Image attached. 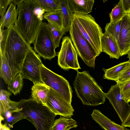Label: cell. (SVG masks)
I'll list each match as a JSON object with an SVG mask.
<instances>
[{"label": "cell", "mask_w": 130, "mask_h": 130, "mask_svg": "<svg viewBox=\"0 0 130 130\" xmlns=\"http://www.w3.org/2000/svg\"><path fill=\"white\" fill-rule=\"evenodd\" d=\"M43 64L40 56L31 47L22 64L20 72L24 78L29 79L33 83L42 82L40 67Z\"/></svg>", "instance_id": "obj_10"}, {"label": "cell", "mask_w": 130, "mask_h": 130, "mask_svg": "<svg viewBox=\"0 0 130 130\" xmlns=\"http://www.w3.org/2000/svg\"><path fill=\"white\" fill-rule=\"evenodd\" d=\"M55 48L59 47L61 39L66 33L64 29H58L48 23Z\"/></svg>", "instance_id": "obj_29"}, {"label": "cell", "mask_w": 130, "mask_h": 130, "mask_svg": "<svg viewBox=\"0 0 130 130\" xmlns=\"http://www.w3.org/2000/svg\"><path fill=\"white\" fill-rule=\"evenodd\" d=\"M77 72L73 85L77 97L83 104L96 106L104 104L106 98L105 93L89 72Z\"/></svg>", "instance_id": "obj_4"}, {"label": "cell", "mask_w": 130, "mask_h": 130, "mask_svg": "<svg viewBox=\"0 0 130 130\" xmlns=\"http://www.w3.org/2000/svg\"><path fill=\"white\" fill-rule=\"evenodd\" d=\"M101 45L102 52L108 55L110 58L118 59L120 56L117 42L111 36L103 33L101 39Z\"/></svg>", "instance_id": "obj_16"}, {"label": "cell", "mask_w": 130, "mask_h": 130, "mask_svg": "<svg viewBox=\"0 0 130 130\" xmlns=\"http://www.w3.org/2000/svg\"><path fill=\"white\" fill-rule=\"evenodd\" d=\"M6 124L10 128H12L15 123L21 120L25 119L24 116L20 112H14L5 118Z\"/></svg>", "instance_id": "obj_31"}, {"label": "cell", "mask_w": 130, "mask_h": 130, "mask_svg": "<svg viewBox=\"0 0 130 130\" xmlns=\"http://www.w3.org/2000/svg\"><path fill=\"white\" fill-rule=\"evenodd\" d=\"M24 0H13L12 2L18 6L24 2Z\"/></svg>", "instance_id": "obj_37"}, {"label": "cell", "mask_w": 130, "mask_h": 130, "mask_svg": "<svg viewBox=\"0 0 130 130\" xmlns=\"http://www.w3.org/2000/svg\"><path fill=\"white\" fill-rule=\"evenodd\" d=\"M33 44L35 51L44 59L51 60L56 56V48L46 22H42Z\"/></svg>", "instance_id": "obj_8"}, {"label": "cell", "mask_w": 130, "mask_h": 130, "mask_svg": "<svg viewBox=\"0 0 130 130\" xmlns=\"http://www.w3.org/2000/svg\"><path fill=\"white\" fill-rule=\"evenodd\" d=\"M57 56L58 64L63 69L68 70L71 69L77 71L81 69L76 52L69 36L63 38L61 48Z\"/></svg>", "instance_id": "obj_9"}, {"label": "cell", "mask_w": 130, "mask_h": 130, "mask_svg": "<svg viewBox=\"0 0 130 130\" xmlns=\"http://www.w3.org/2000/svg\"><path fill=\"white\" fill-rule=\"evenodd\" d=\"M69 10L73 17L75 14L87 15L92 11L94 0H66Z\"/></svg>", "instance_id": "obj_15"}, {"label": "cell", "mask_w": 130, "mask_h": 130, "mask_svg": "<svg viewBox=\"0 0 130 130\" xmlns=\"http://www.w3.org/2000/svg\"><path fill=\"white\" fill-rule=\"evenodd\" d=\"M69 32L77 55L88 66L94 68L96 58L99 55L82 35L73 19Z\"/></svg>", "instance_id": "obj_6"}, {"label": "cell", "mask_w": 130, "mask_h": 130, "mask_svg": "<svg viewBox=\"0 0 130 130\" xmlns=\"http://www.w3.org/2000/svg\"><path fill=\"white\" fill-rule=\"evenodd\" d=\"M18 15L16 5L12 2L3 16L0 19V28H8L14 25L16 22Z\"/></svg>", "instance_id": "obj_19"}, {"label": "cell", "mask_w": 130, "mask_h": 130, "mask_svg": "<svg viewBox=\"0 0 130 130\" xmlns=\"http://www.w3.org/2000/svg\"><path fill=\"white\" fill-rule=\"evenodd\" d=\"M120 56L130 51V13L125 14L122 19L120 30L117 41Z\"/></svg>", "instance_id": "obj_13"}, {"label": "cell", "mask_w": 130, "mask_h": 130, "mask_svg": "<svg viewBox=\"0 0 130 130\" xmlns=\"http://www.w3.org/2000/svg\"><path fill=\"white\" fill-rule=\"evenodd\" d=\"M118 84L121 98L126 102L128 103L130 102V78L123 82Z\"/></svg>", "instance_id": "obj_30"}, {"label": "cell", "mask_w": 130, "mask_h": 130, "mask_svg": "<svg viewBox=\"0 0 130 130\" xmlns=\"http://www.w3.org/2000/svg\"><path fill=\"white\" fill-rule=\"evenodd\" d=\"M91 116L93 119L105 130H130L112 121L98 110L94 109Z\"/></svg>", "instance_id": "obj_17"}, {"label": "cell", "mask_w": 130, "mask_h": 130, "mask_svg": "<svg viewBox=\"0 0 130 130\" xmlns=\"http://www.w3.org/2000/svg\"><path fill=\"white\" fill-rule=\"evenodd\" d=\"M0 76L8 85L13 77L12 72L6 58L0 54Z\"/></svg>", "instance_id": "obj_25"}, {"label": "cell", "mask_w": 130, "mask_h": 130, "mask_svg": "<svg viewBox=\"0 0 130 130\" xmlns=\"http://www.w3.org/2000/svg\"><path fill=\"white\" fill-rule=\"evenodd\" d=\"M43 18L47 20L48 23L56 28L60 30L64 29L62 15L61 9L44 13Z\"/></svg>", "instance_id": "obj_21"}, {"label": "cell", "mask_w": 130, "mask_h": 130, "mask_svg": "<svg viewBox=\"0 0 130 130\" xmlns=\"http://www.w3.org/2000/svg\"><path fill=\"white\" fill-rule=\"evenodd\" d=\"M17 9L18 17L14 25L30 45L34 43L43 22L45 12L37 7L32 0H24L21 4L17 6Z\"/></svg>", "instance_id": "obj_2"}, {"label": "cell", "mask_w": 130, "mask_h": 130, "mask_svg": "<svg viewBox=\"0 0 130 130\" xmlns=\"http://www.w3.org/2000/svg\"><path fill=\"white\" fill-rule=\"evenodd\" d=\"M11 94L10 92L1 89L0 93V120H3L6 113H12L20 111L18 107V102L11 100L10 98Z\"/></svg>", "instance_id": "obj_14"}, {"label": "cell", "mask_w": 130, "mask_h": 130, "mask_svg": "<svg viewBox=\"0 0 130 130\" xmlns=\"http://www.w3.org/2000/svg\"><path fill=\"white\" fill-rule=\"evenodd\" d=\"M0 54L7 60L13 77L20 72L24 60L31 47L14 25L5 29L0 28Z\"/></svg>", "instance_id": "obj_1"}, {"label": "cell", "mask_w": 130, "mask_h": 130, "mask_svg": "<svg viewBox=\"0 0 130 130\" xmlns=\"http://www.w3.org/2000/svg\"><path fill=\"white\" fill-rule=\"evenodd\" d=\"M127 54L128 56L127 57L129 59V61L130 62V51Z\"/></svg>", "instance_id": "obj_38"}, {"label": "cell", "mask_w": 130, "mask_h": 130, "mask_svg": "<svg viewBox=\"0 0 130 130\" xmlns=\"http://www.w3.org/2000/svg\"><path fill=\"white\" fill-rule=\"evenodd\" d=\"M73 19L83 37L99 55L102 52L101 39L102 29L91 15L75 14Z\"/></svg>", "instance_id": "obj_5"}, {"label": "cell", "mask_w": 130, "mask_h": 130, "mask_svg": "<svg viewBox=\"0 0 130 130\" xmlns=\"http://www.w3.org/2000/svg\"><path fill=\"white\" fill-rule=\"evenodd\" d=\"M23 77L21 72L17 74L8 85V89L15 95L20 93L23 86Z\"/></svg>", "instance_id": "obj_26"}, {"label": "cell", "mask_w": 130, "mask_h": 130, "mask_svg": "<svg viewBox=\"0 0 130 130\" xmlns=\"http://www.w3.org/2000/svg\"><path fill=\"white\" fill-rule=\"evenodd\" d=\"M77 126V122L72 118H67L60 116L54 121L51 130H69Z\"/></svg>", "instance_id": "obj_22"}, {"label": "cell", "mask_w": 130, "mask_h": 130, "mask_svg": "<svg viewBox=\"0 0 130 130\" xmlns=\"http://www.w3.org/2000/svg\"><path fill=\"white\" fill-rule=\"evenodd\" d=\"M60 6L63 17V28L66 32L69 31L73 17L68 8L66 0H60Z\"/></svg>", "instance_id": "obj_24"}, {"label": "cell", "mask_w": 130, "mask_h": 130, "mask_svg": "<svg viewBox=\"0 0 130 130\" xmlns=\"http://www.w3.org/2000/svg\"><path fill=\"white\" fill-rule=\"evenodd\" d=\"M35 6L44 12L60 9V0H32Z\"/></svg>", "instance_id": "obj_23"}, {"label": "cell", "mask_w": 130, "mask_h": 130, "mask_svg": "<svg viewBox=\"0 0 130 130\" xmlns=\"http://www.w3.org/2000/svg\"><path fill=\"white\" fill-rule=\"evenodd\" d=\"M130 78V63L122 72L118 79L116 81L117 83L123 82Z\"/></svg>", "instance_id": "obj_32"}, {"label": "cell", "mask_w": 130, "mask_h": 130, "mask_svg": "<svg viewBox=\"0 0 130 130\" xmlns=\"http://www.w3.org/2000/svg\"><path fill=\"white\" fill-rule=\"evenodd\" d=\"M46 106L56 115L70 118L74 110L71 103L60 94L50 88Z\"/></svg>", "instance_id": "obj_11"}, {"label": "cell", "mask_w": 130, "mask_h": 130, "mask_svg": "<svg viewBox=\"0 0 130 130\" xmlns=\"http://www.w3.org/2000/svg\"><path fill=\"white\" fill-rule=\"evenodd\" d=\"M105 96L123 123L130 113V105L121 98L119 84L112 86Z\"/></svg>", "instance_id": "obj_12"}, {"label": "cell", "mask_w": 130, "mask_h": 130, "mask_svg": "<svg viewBox=\"0 0 130 130\" xmlns=\"http://www.w3.org/2000/svg\"><path fill=\"white\" fill-rule=\"evenodd\" d=\"M31 98L46 106L50 88L42 82L33 83Z\"/></svg>", "instance_id": "obj_18"}, {"label": "cell", "mask_w": 130, "mask_h": 130, "mask_svg": "<svg viewBox=\"0 0 130 130\" xmlns=\"http://www.w3.org/2000/svg\"><path fill=\"white\" fill-rule=\"evenodd\" d=\"M41 82L60 94L71 103L72 91L69 83L62 76L51 71L43 64L40 67Z\"/></svg>", "instance_id": "obj_7"}, {"label": "cell", "mask_w": 130, "mask_h": 130, "mask_svg": "<svg viewBox=\"0 0 130 130\" xmlns=\"http://www.w3.org/2000/svg\"><path fill=\"white\" fill-rule=\"evenodd\" d=\"M122 19L118 21L110 22L107 23L105 29V33L112 37L117 42L120 30Z\"/></svg>", "instance_id": "obj_27"}, {"label": "cell", "mask_w": 130, "mask_h": 130, "mask_svg": "<svg viewBox=\"0 0 130 130\" xmlns=\"http://www.w3.org/2000/svg\"><path fill=\"white\" fill-rule=\"evenodd\" d=\"M18 107L37 130H51L56 116L46 106L31 98L18 102Z\"/></svg>", "instance_id": "obj_3"}, {"label": "cell", "mask_w": 130, "mask_h": 130, "mask_svg": "<svg viewBox=\"0 0 130 130\" xmlns=\"http://www.w3.org/2000/svg\"><path fill=\"white\" fill-rule=\"evenodd\" d=\"M125 14L130 13V0H122Z\"/></svg>", "instance_id": "obj_34"}, {"label": "cell", "mask_w": 130, "mask_h": 130, "mask_svg": "<svg viewBox=\"0 0 130 130\" xmlns=\"http://www.w3.org/2000/svg\"><path fill=\"white\" fill-rule=\"evenodd\" d=\"M121 125L125 127H128L130 128V113L126 120L122 123Z\"/></svg>", "instance_id": "obj_35"}, {"label": "cell", "mask_w": 130, "mask_h": 130, "mask_svg": "<svg viewBox=\"0 0 130 130\" xmlns=\"http://www.w3.org/2000/svg\"><path fill=\"white\" fill-rule=\"evenodd\" d=\"M130 63L127 61L121 63L107 69H103L104 72L103 78L104 79L117 81L122 72Z\"/></svg>", "instance_id": "obj_20"}, {"label": "cell", "mask_w": 130, "mask_h": 130, "mask_svg": "<svg viewBox=\"0 0 130 130\" xmlns=\"http://www.w3.org/2000/svg\"><path fill=\"white\" fill-rule=\"evenodd\" d=\"M12 0H0V15L3 17L5 12L7 8L10 4Z\"/></svg>", "instance_id": "obj_33"}, {"label": "cell", "mask_w": 130, "mask_h": 130, "mask_svg": "<svg viewBox=\"0 0 130 130\" xmlns=\"http://www.w3.org/2000/svg\"><path fill=\"white\" fill-rule=\"evenodd\" d=\"M0 120V130H11L6 124H3Z\"/></svg>", "instance_id": "obj_36"}, {"label": "cell", "mask_w": 130, "mask_h": 130, "mask_svg": "<svg viewBox=\"0 0 130 130\" xmlns=\"http://www.w3.org/2000/svg\"><path fill=\"white\" fill-rule=\"evenodd\" d=\"M125 15L122 0L112 9L109 14L110 22H116L121 20Z\"/></svg>", "instance_id": "obj_28"}]
</instances>
